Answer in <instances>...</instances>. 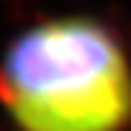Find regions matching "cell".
I'll return each mask as SVG.
<instances>
[{
    "instance_id": "6da1fadb",
    "label": "cell",
    "mask_w": 131,
    "mask_h": 131,
    "mask_svg": "<svg viewBox=\"0 0 131 131\" xmlns=\"http://www.w3.org/2000/svg\"><path fill=\"white\" fill-rule=\"evenodd\" d=\"M0 102L24 131H123L131 123V64L102 24L51 19L5 48Z\"/></svg>"
}]
</instances>
